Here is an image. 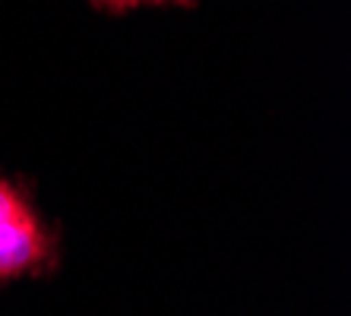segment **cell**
I'll return each instance as SVG.
<instances>
[{"instance_id": "obj_1", "label": "cell", "mask_w": 351, "mask_h": 316, "mask_svg": "<svg viewBox=\"0 0 351 316\" xmlns=\"http://www.w3.org/2000/svg\"><path fill=\"white\" fill-rule=\"evenodd\" d=\"M51 256V237L32 203L0 178V278L23 276Z\"/></svg>"}, {"instance_id": "obj_2", "label": "cell", "mask_w": 351, "mask_h": 316, "mask_svg": "<svg viewBox=\"0 0 351 316\" xmlns=\"http://www.w3.org/2000/svg\"><path fill=\"white\" fill-rule=\"evenodd\" d=\"M98 10L108 13H121V10H133V7H146V3H190V0H92Z\"/></svg>"}]
</instances>
